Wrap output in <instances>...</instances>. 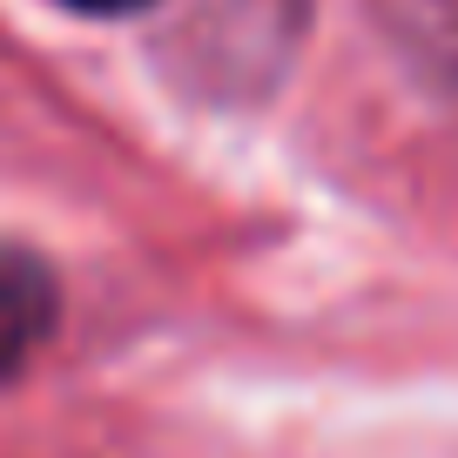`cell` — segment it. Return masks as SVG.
Here are the masks:
<instances>
[{"instance_id":"6da1fadb","label":"cell","mask_w":458,"mask_h":458,"mask_svg":"<svg viewBox=\"0 0 458 458\" xmlns=\"http://www.w3.org/2000/svg\"><path fill=\"white\" fill-rule=\"evenodd\" d=\"M61 324V290H55V270L28 250H7L0 243V377L28 371L34 358L47 351Z\"/></svg>"},{"instance_id":"7a4b0ae2","label":"cell","mask_w":458,"mask_h":458,"mask_svg":"<svg viewBox=\"0 0 458 458\" xmlns=\"http://www.w3.org/2000/svg\"><path fill=\"white\" fill-rule=\"evenodd\" d=\"M61 7H74V14H95V21H122V14H142L148 0H61Z\"/></svg>"}]
</instances>
